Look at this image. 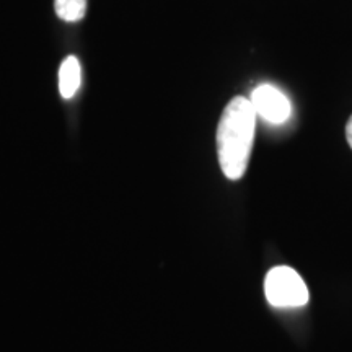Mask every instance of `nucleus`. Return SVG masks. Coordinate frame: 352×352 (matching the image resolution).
I'll use <instances>...</instances> for the list:
<instances>
[{
  "mask_svg": "<svg viewBox=\"0 0 352 352\" xmlns=\"http://www.w3.org/2000/svg\"><path fill=\"white\" fill-rule=\"evenodd\" d=\"M250 101L258 116L271 124H283L289 120L290 111H292L287 96L270 83H263L254 88Z\"/></svg>",
  "mask_w": 352,
  "mask_h": 352,
  "instance_id": "7ed1b4c3",
  "label": "nucleus"
},
{
  "mask_svg": "<svg viewBox=\"0 0 352 352\" xmlns=\"http://www.w3.org/2000/svg\"><path fill=\"white\" fill-rule=\"evenodd\" d=\"M56 15L67 23L80 21L87 13V0H54Z\"/></svg>",
  "mask_w": 352,
  "mask_h": 352,
  "instance_id": "39448f33",
  "label": "nucleus"
},
{
  "mask_svg": "<svg viewBox=\"0 0 352 352\" xmlns=\"http://www.w3.org/2000/svg\"><path fill=\"white\" fill-rule=\"evenodd\" d=\"M256 118L252 101L235 96L228 101L217 126V153L223 175L232 182L243 178L256 132Z\"/></svg>",
  "mask_w": 352,
  "mask_h": 352,
  "instance_id": "f257e3e1",
  "label": "nucleus"
},
{
  "mask_svg": "<svg viewBox=\"0 0 352 352\" xmlns=\"http://www.w3.org/2000/svg\"><path fill=\"white\" fill-rule=\"evenodd\" d=\"M346 139H347V144H349V147L352 148V114L349 116V120H347V124H346Z\"/></svg>",
  "mask_w": 352,
  "mask_h": 352,
  "instance_id": "423d86ee",
  "label": "nucleus"
},
{
  "mask_svg": "<svg viewBox=\"0 0 352 352\" xmlns=\"http://www.w3.org/2000/svg\"><path fill=\"white\" fill-rule=\"evenodd\" d=\"M267 302L276 308H297L307 305L310 294L302 276L289 266H277L267 272L264 280Z\"/></svg>",
  "mask_w": 352,
  "mask_h": 352,
  "instance_id": "f03ea898",
  "label": "nucleus"
},
{
  "mask_svg": "<svg viewBox=\"0 0 352 352\" xmlns=\"http://www.w3.org/2000/svg\"><path fill=\"white\" fill-rule=\"evenodd\" d=\"M82 82L80 63L76 56H67L59 69V91L63 98L70 100L77 95Z\"/></svg>",
  "mask_w": 352,
  "mask_h": 352,
  "instance_id": "20e7f679",
  "label": "nucleus"
}]
</instances>
